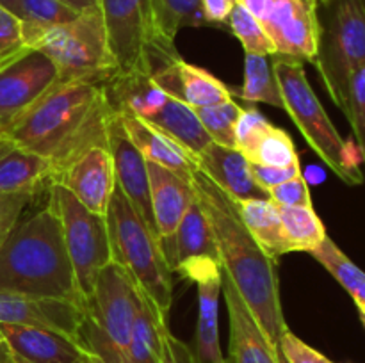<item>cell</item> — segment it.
<instances>
[{"mask_svg": "<svg viewBox=\"0 0 365 363\" xmlns=\"http://www.w3.org/2000/svg\"><path fill=\"white\" fill-rule=\"evenodd\" d=\"M106 223L113 262L168 315L173 302V281L163 244L118 185L107 206Z\"/></svg>", "mask_w": 365, "mask_h": 363, "instance_id": "277c9868", "label": "cell"}, {"mask_svg": "<svg viewBox=\"0 0 365 363\" xmlns=\"http://www.w3.org/2000/svg\"><path fill=\"white\" fill-rule=\"evenodd\" d=\"M34 194L29 192H0V246L6 241L14 226L20 223V217Z\"/></svg>", "mask_w": 365, "mask_h": 363, "instance_id": "74e56055", "label": "cell"}, {"mask_svg": "<svg viewBox=\"0 0 365 363\" xmlns=\"http://www.w3.org/2000/svg\"><path fill=\"white\" fill-rule=\"evenodd\" d=\"M163 363H196V358L192 349L185 342L178 340L171 331H168L164 340Z\"/></svg>", "mask_w": 365, "mask_h": 363, "instance_id": "7bdbcfd3", "label": "cell"}, {"mask_svg": "<svg viewBox=\"0 0 365 363\" xmlns=\"http://www.w3.org/2000/svg\"><path fill=\"white\" fill-rule=\"evenodd\" d=\"M59 2L64 4V6H68L70 9H73L75 13L78 14L98 7V0H59Z\"/></svg>", "mask_w": 365, "mask_h": 363, "instance_id": "ee69618b", "label": "cell"}, {"mask_svg": "<svg viewBox=\"0 0 365 363\" xmlns=\"http://www.w3.org/2000/svg\"><path fill=\"white\" fill-rule=\"evenodd\" d=\"M342 112H344L349 125H351L356 148H359L360 162L364 164L365 169V64L360 66L351 75V78H349L346 103Z\"/></svg>", "mask_w": 365, "mask_h": 363, "instance_id": "d590c367", "label": "cell"}, {"mask_svg": "<svg viewBox=\"0 0 365 363\" xmlns=\"http://www.w3.org/2000/svg\"><path fill=\"white\" fill-rule=\"evenodd\" d=\"M107 144H109V152L113 155L116 185L127 196V199L134 206L135 212L157 233L152 203H150L148 164H146V159L141 155V152L128 139L118 112H113V116L109 120V127H107Z\"/></svg>", "mask_w": 365, "mask_h": 363, "instance_id": "4fadbf2b", "label": "cell"}, {"mask_svg": "<svg viewBox=\"0 0 365 363\" xmlns=\"http://www.w3.org/2000/svg\"><path fill=\"white\" fill-rule=\"evenodd\" d=\"M235 148L252 164L273 167L299 166L292 137L284 128L274 127L259 110L242 109L235 127Z\"/></svg>", "mask_w": 365, "mask_h": 363, "instance_id": "ac0fdd59", "label": "cell"}, {"mask_svg": "<svg viewBox=\"0 0 365 363\" xmlns=\"http://www.w3.org/2000/svg\"><path fill=\"white\" fill-rule=\"evenodd\" d=\"M264 27L278 56L314 63L319 39L317 0H239Z\"/></svg>", "mask_w": 365, "mask_h": 363, "instance_id": "8fae6325", "label": "cell"}, {"mask_svg": "<svg viewBox=\"0 0 365 363\" xmlns=\"http://www.w3.org/2000/svg\"><path fill=\"white\" fill-rule=\"evenodd\" d=\"M0 66H2V64H0Z\"/></svg>", "mask_w": 365, "mask_h": 363, "instance_id": "db71d44e", "label": "cell"}, {"mask_svg": "<svg viewBox=\"0 0 365 363\" xmlns=\"http://www.w3.org/2000/svg\"><path fill=\"white\" fill-rule=\"evenodd\" d=\"M277 209L291 253L314 251L328 237L327 228L314 210V205H277Z\"/></svg>", "mask_w": 365, "mask_h": 363, "instance_id": "f546056e", "label": "cell"}, {"mask_svg": "<svg viewBox=\"0 0 365 363\" xmlns=\"http://www.w3.org/2000/svg\"><path fill=\"white\" fill-rule=\"evenodd\" d=\"M0 333L16 363H86L91 354L75 338L45 327L0 324Z\"/></svg>", "mask_w": 365, "mask_h": 363, "instance_id": "2e32d148", "label": "cell"}, {"mask_svg": "<svg viewBox=\"0 0 365 363\" xmlns=\"http://www.w3.org/2000/svg\"><path fill=\"white\" fill-rule=\"evenodd\" d=\"M198 288V322H196V363H227L220 345V310L223 269L209 265L191 278Z\"/></svg>", "mask_w": 365, "mask_h": 363, "instance_id": "603a6c76", "label": "cell"}, {"mask_svg": "<svg viewBox=\"0 0 365 363\" xmlns=\"http://www.w3.org/2000/svg\"><path fill=\"white\" fill-rule=\"evenodd\" d=\"M0 363H16L13 359V356H11V351L7 347L6 340H4L2 333H0Z\"/></svg>", "mask_w": 365, "mask_h": 363, "instance_id": "f6af8a7d", "label": "cell"}, {"mask_svg": "<svg viewBox=\"0 0 365 363\" xmlns=\"http://www.w3.org/2000/svg\"><path fill=\"white\" fill-rule=\"evenodd\" d=\"M252 174H253V178H255L257 185L267 192L269 189L284 184V182L299 177V174H302V166L273 167V166H260V164H252Z\"/></svg>", "mask_w": 365, "mask_h": 363, "instance_id": "60d3db41", "label": "cell"}, {"mask_svg": "<svg viewBox=\"0 0 365 363\" xmlns=\"http://www.w3.org/2000/svg\"><path fill=\"white\" fill-rule=\"evenodd\" d=\"M191 184L196 199L212 228L221 269L237 288L239 295L255 317L267 340L278 347L289 327L282 310L274 269L277 262L257 244L234 199L198 167L192 173Z\"/></svg>", "mask_w": 365, "mask_h": 363, "instance_id": "7a4b0ae2", "label": "cell"}, {"mask_svg": "<svg viewBox=\"0 0 365 363\" xmlns=\"http://www.w3.org/2000/svg\"><path fill=\"white\" fill-rule=\"evenodd\" d=\"M277 359H278V363H289L287 359H285V356L282 354V351L278 347H277Z\"/></svg>", "mask_w": 365, "mask_h": 363, "instance_id": "c3c4849f", "label": "cell"}, {"mask_svg": "<svg viewBox=\"0 0 365 363\" xmlns=\"http://www.w3.org/2000/svg\"><path fill=\"white\" fill-rule=\"evenodd\" d=\"M303 64L298 59L274 53L284 110L294 121L314 153L339 180L348 185H362L365 174L360 167V155L331 123L307 78Z\"/></svg>", "mask_w": 365, "mask_h": 363, "instance_id": "5b68a950", "label": "cell"}, {"mask_svg": "<svg viewBox=\"0 0 365 363\" xmlns=\"http://www.w3.org/2000/svg\"><path fill=\"white\" fill-rule=\"evenodd\" d=\"M66 187L86 209L106 217L116 178L109 144H96L53 178Z\"/></svg>", "mask_w": 365, "mask_h": 363, "instance_id": "5bb4252c", "label": "cell"}, {"mask_svg": "<svg viewBox=\"0 0 365 363\" xmlns=\"http://www.w3.org/2000/svg\"><path fill=\"white\" fill-rule=\"evenodd\" d=\"M2 142H4V139H2V141H0V148H2Z\"/></svg>", "mask_w": 365, "mask_h": 363, "instance_id": "f5cc1de1", "label": "cell"}, {"mask_svg": "<svg viewBox=\"0 0 365 363\" xmlns=\"http://www.w3.org/2000/svg\"><path fill=\"white\" fill-rule=\"evenodd\" d=\"M271 201L280 206H303L312 205V196H310L309 184L305 182L303 174L284 182L277 187L267 191Z\"/></svg>", "mask_w": 365, "mask_h": 363, "instance_id": "f35d334b", "label": "cell"}, {"mask_svg": "<svg viewBox=\"0 0 365 363\" xmlns=\"http://www.w3.org/2000/svg\"><path fill=\"white\" fill-rule=\"evenodd\" d=\"M157 28L164 38L175 41L185 27H205L202 0H152Z\"/></svg>", "mask_w": 365, "mask_h": 363, "instance_id": "d6a6232c", "label": "cell"}, {"mask_svg": "<svg viewBox=\"0 0 365 363\" xmlns=\"http://www.w3.org/2000/svg\"><path fill=\"white\" fill-rule=\"evenodd\" d=\"M314 66L339 109H344L349 78L365 64V0H330Z\"/></svg>", "mask_w": 365, "mask_h": 363, "instance_id": "9c48e42d", "label": "cell"}, {"mask_svg": "<svg viewBox=\"0 0 365 363\" xmlns=\"http://www.w3.org/2000/svg\"><path fill=\"white\" fill-rule=\"evenodd\" d=\"M59 80V71L38 48H24L0 66V127L6 128Z\"/></svg>", "mask_w": 365, "mask_h": 363, "instance_id": "7c38bea8", "label": "cell"}, {"mask_svg": "<svg viewBox=\"0 0 365 363\" xmlns=\"http://www.w3.org/2000/svg\"><path fill=\"white\" fill-rule=\"evenodd\" d=\"M86 363H103V362H102V359L96 358L95 354H89V358L86 359Z\"/></svg>", "mask_w": 365, "mask_h": 363, "instance_id": "681fc988", "label": "cell"}, {"mask_svg": "<svg viewBox=\"0 0 365 363\" xmlns=\"http://www.w3.org/2000/svg\"><path fill=\"white\" fill-rule=\"evenodd\" d=\"M278 349H280L282 354L285 356V359L289 363H334L327 356L321 354L319 351H316L309 344H305L302 338H298L291 331H287L282 337Z\"/></svg>", "mask_w": 365, "mask_h": 363, "instance_id": "ab89813d", "label": "cell"}, {"mask_svg": "<svg viewBox=\"0 0 365 363\" xmlns=\"http://www.w3.org/2000/svg\"><path fill=\"white\" fill-rule=\"evenodd\" d=\"M241 96L250 103H267V105L284 109L280 82H278L274 56H245V84L234 96Z\"/></svg>", "mask_w": 365, "mask_h": 363, "instance_id": "f1b7e54d", "label": "cell"}, {"mask_svg": "<svg viewBox=\"0 0 365 363\" xmlns=\"http://www.w3.org/2000/svg\"><path fill=\"white\" fill-rule=\"evenodd\" d=\"M196 167L234 201L269 198L267 192L257 185L252 174V164L237 148L210 142L200 153Z\"/></svg>", "mask_w": 365, "mask_h": 363, "instance_id": "7402d4cb", "label": "cell"}, {"mask_svg": "<svg viewBox=\"0 0 365 363\" xmlns=\"http://www.w3.org/2000/svg\"><path fill=\"white\" fill-rule=\"evenodd\" d=\"M2 139H4V128L0 127V141H2Z\"/></svg>", "mask_w": 365, "mask_h": 363, "instance_id": "816d5d0a", "label": "cell"}, {"mask_svg": "<svg viewBox=\"0 0 365 363\" xmlns=\"http://www.w3.org/2000/svg\"><path fill=\"white\" fill-rule=\"evenodd\" d=\"M239 4V0H202V13L205 25L221 27L228 23L232 9Z\"/></svg>", "mask_w": 365, "mask_h": 363, "instance_id": "b9f144b4", "label": "cell"}, {"mask_svg": "<svg viewBox=\"0 0 365 363\" xmlns=\"http://www.w3.org/2000/svg\"><path fill=\"white\" fill-rule=\"evenodd\" d=\"M32 48L50 57L61 82L81 80L103 85L118 73L100 4L95 9L77 14L68 23L53 27Z\"/></svg>", "mask_w": 365, "mask_h": 363, "instance_id": "ba28073f", "label": "cell"}, {"mask_svg": "<svg viewBox=\"0 0 365 363\" xmlns=\"http://www.w3.org/2000/svg\"><path fill=\"white\" fill-rule=\"evenodd\" d=\"M212 142L235 148V127L241 117L242 107L234 98L209 107L195 109Z\"/></svg>", "mask_w": 365, "mask_h": 363, "instance_id": "836d02e7", "label": "cell"}, {"mask_svg": "<svg viewBox=\"0 0 365 363\" xmlns=\"http://www.w3.org/2000/svg\"><path fill=\"white\" fill-rule=\"evenodd\" d=\"M27 48L21 36V21L16 14L0 6V64Z\"/></svg>", "mask_w": 365, "mask_h": 363, "instance_id": "8d00e7d4", "label": "cell"}, {"mask_svg": "<svg viewBox=\"0 0 365 363\" xmlns=\"http://www.w3.org/2000/svg\"><path fill=\"white\" fill-rule=\"evenodd\" d=\"M113 112L103 85L57 80L4 128V139L48 160L56 178L93 146L107 144Z\"/></svg>", "mask_w": 365, "mask_h": 363, "instance_id": "6da1fadb", "label": "cell"}, {"mask_svg": "<svg viewBox=\"0 0 365 363\" xmlns=\"http://www.w3.org/2000/svg\"><path fill=\"white\" fill-rule=\"evenodd\" d=\"M0 6L6 7L13 14H20V0H0Z\"/></svg>", "mask_w": 365, "mask_h": 363, "instance_id": "bcb514c9", "label": "cell"}, {"mask_svg": "<svg viewBox=\"0 0 365 363\" xmlns=\"http://www.w3.org/2000/svg\"><path fill=\"white\" fill-rule=\"evenodd\" d=\"M310 255L348 290L353 301L365 302V273L330 237L324 238Z\"/></svg>", "mask_w": 365, "mask_h": 363, "instance_id": "1f68e13d", "label": "cell"}, {"mask_svg": "<svg viewBox=\"0 0 365 363\" xmlns=\"http://www.w3.org/2000/svg\"><path fill=\"white\" fill-rule=\"evenodd\" d=\"M0 290L73 302L84 310L59 219L48 205L18 223L0 246Z\"/></svg>", "mask_w": 365, "mask_h": 363, "instance_id": "3957f363", "label": "cell"}, {"mask_svg": "<svg viewBox=\"0 0 365 363\" xmlns=\"http://www.w3.org/2000/svg\"><path fill=\"white\" fill-rule=\"evenodd\" d=\"M84 310L73 302L0 290V324L45 327L78 340Z\"/></svg>", "mask_w": 365, "mask_h": 363, "instance_id": "e0dca14e", "label": "cell"}, {"mask_svg": "<svg viewBox=\"0 0 365 363\" xmlns=\"http://www.w3.org/2000/svg\"><path fill=\"white\" fill-rule=\"evenodd\" d=\"M48 192V206L59 219L64 248L86 308L95 290L96 278L113 262L106 217L86 209L61 184L52 182Z\"/></svg>", "mask_w": 365, "mask_h": 363, "instance_id": "30bf717a", "label": "cell"}, {"mask_svg": "<svg viewBox=\"0 0 365 363\" xmlns=\"http://www.w3.org/2000/svg\"><path fill=\"white\" fill-rule=\"evenodd\" d=\"M121 125H123L125 132H127L128 139L132 144L141 152L148 162H155L170 169L171 173L178 174V177L185 178V180H192V173H195L196 166L166 137L160 134L157 128L146 123L135 114L127 112V110H118Z\"/></svg>", "mask_w": 365, "mask_h": 363, "instance_id": "d4e9b609", "label": "cell"}, {"mask_svg": "<svg viewBox=\"0 0 365 363\" xmlns=\"http://www.w3.org/2000/svg\"><path fill=\"white\" fill-rule=\"evenodd\" d=\"M168 315L141 292V310L135 317L128 344V363H163Z\"/></svg>", "mask_w": 365, "mask_h": 363, "instance_id": "4316f807", "label": "cell"}, {"mask_svg": "<svg viewBox=\"0 0 365 363\" xmlns=\"http://www.w3.org/2000/svg\"><path fill=\"white\" fill-rule=\"evenodd\" d=\"M52 178L48 160L4 139L0 148V192H29L36 196L43 185L52 184Z\"/></svg>", "mask_w": 365, "mask_h": 363, "instance_id": "484cf974", "label": "cell"}, {"mask_svg": "<svg viewBox=\"0 0 365 363\" xmlns=\"http://www.w3.org/2000/svg\"><path fill=\"white\" fill-rule=\"evenodd\" d=\"M164 256L171 273L175 270L187 280L205 267L221 265L212 228L196 198L182 217L170 246L164 249Z\"/></svg>", "mask_w": 365, "mask_h": 363, "instance_id": "9a60e30c", "label": "cell"}, {"mask_svg": "<svg viewBox=\"0 0 365 363\" xmlns=\"http://www.w3.org/2000/svg\"><path fill=\"white\" fill-rule=\"evenodd\" d=\"M146 164H148L150 177V203H152L157 235L164 251L170 246L189 205L195 201V189L191 182L171 173L160 164L148 162V160Z\"/></svg>", "mask_w": 365, "mask_h": 363, "instance_id": "44dd1931", "label": "cell"}, {"mask_svg": "<svg viewBox=\"0 0 365 363\" xmlns=\"http://www.w3.org/2000/svg\"><path fill=\"white\" fill-rule=\"evenodd\" d=\"M221 294H225L228 319H230V345L227 363H278L277 347L267 340L259 322L230 278L223 273Z\"/></svg>", "mask_w": 365, "mask_h": 363, "instance_id": "ffe728a7", "label": "cell"}, {"mask_svg": "<svg viewBox=\"0 0 365 363\" xmlns=\"http://www.w3.org/2000/svg\"><path fill=\"white\" fill-rule=\"evenodd\" d=\"M328 2H330V0H317V4H323V6H327Z\"/></svg>", "mask_w": 365, "mask_h": 363, "instance_id": "f907efd6", "label": "cell"}, {"mask_svg": "<svg viewBox=\"0 0 365 363\" xmlns=\"http://www.w3.org/2000/svg\"><path fill=\"white\" fill-rule=\"evenodd\" d=\"M116 75H148L177 59L175 41L160 34L152 0H98Z\"/></svg>", "mask_w": 365, "mask_h": 363, "instance_id": "52a82bcc", "label": "cell"}, {"mask_svg": "<svg viewBox=\"0 0 365 363\" xmlns=\"http://www.w3.org/2000/svg\"><path fill=\"white\" fill-rule=\"evenodd\" d=\"M139 310L141 292L120 265L110 262L96 278L78 340L103 363H128V344Z\"/></svg>", "mask_w": 365, "mask_h": 363, "instance_id": "8992f818", "label": "cell"}, {"mask_svg": "<svg viewBox=\"0 0 365 363\" xmlns=\"http://www.w3.org/2000/svg\"><path fill=\"white\" fill-rule=\"evenodd\" d=\"M145 121L166 135L195 166L200 153L212 142L195 109L171 98L170 95Z\"/></svg>", "mask_w": 365, "mask_h": 363, "instance_id": "cb8c5ba5", "label": "cell"}, {"mask_svg": "<svg viewBox=\"0 0 365 363\" xmlns=\"http://www.w3.org/2000/svg\"><path fill=\"white\" fill-rule=\"evenodd\" d=\"M235 205L248 231L269 258L278 262V258L291 253L280 216H278V209L269 198L242 199V201H235Z\"/></svg>", "mask_w": 365, "mask_h": 363, "instance_id": "83f0119b", "label": "cell"}, {"mask_svg": "<svg viewBox=\"0 0 365 363\" xmlns=\"http://www.w3.org/2000/svg\"><path fill=\"white\" fill-rule=\"evenodd\" d=\"M78 13L59 0H20L21 36L27 48H32L43 36L57 25L68 23Z\"/></svg>", "mask_w": 365, "mask_h": 363, "instance_id": "4dcf8cb0", "label": "cell"}, {"mask_svg": "<svg viewBox=\"0 0 365 363\" xmlns=\"http://www.w3.org/2000/svg\"><path fill=\"white\" fill-rule=\"evenodd\" d=\"M152 80L171 98L192 109L216 105L234 98V91L225 82L182 57L170 60L166 66L157 70L152 75Z\"/></svg>", "mask_w": 365, "mask_h": 363, "instance_id": "d6986e66", "label": "cell"}, {"mask_svg": "<svg viewBox=\"0 0 365 363\" xmlns=\"http://www.w3.org/2000/svg\"><path fill=\"white\" fill-rule=\"evenodd\" d=\"M355 305H356V310H359L360 320H362V324L365 327V302L364 301H355Z\"/></svg>", "mask_w": 365, "mask_h": 363, "instance_id": "7dc6e473", "label": "cell"}, {"mask_svg": "<svg viewBox=\"0 0 365 363\" xmlns=\"http://www.w3.org/2000/svg\"><path fill=\"white\" fill-rule=\"evenodd\" d=\"M227 25L230 27L232 34L241 41L246 53H259V56H274L277 53L273 39L267 36L260 21L241 2L232 9Z\"/></svg>", "mask_w": 365, "mask_h": 363, "instance_id": "e575fe53", "label": "cell"}]
</instances>
